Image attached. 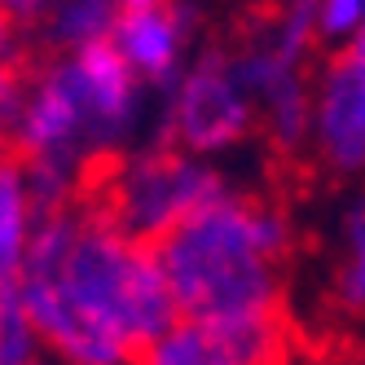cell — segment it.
<instances>
[{
	"label": "cell",
	"mask_w": 365,
	"mask_h": 365,
	"mask_svg": "<svg viewBox=\"0 0 365 365\" xmlns=\"http://www.w3.org/2000/svg\"><path fill=\"white\" fill-rule=\"evenodd\" d=\"M334 304L344 312H365V190L344 216V264L334 273Z\"/></svg>",
	"instance_id": "obj_12"
},
{
	"label": "cell",
	"mask_w": 365,
	"mask_h": 365,
	"mask_svg": "<svg viewBox=\"0 0 365 365\" xmlns=\"http://www.w3.org/2000/svg\"><path fill=\"white\" fill-rule=\"evenodd\" d=\"M312 128H317V154L334 172H365V58H356L352 48L326 62Z\"/></svg>",
	"instance_id": "obj_5"
},
{
	"label": "cell",
	"mask_w": 365,
	"mask_h": 365,
	"mask_svg": "<svg viewBox=\"0 0 365 365\" xmlns=\"http://www.w3.org/2000/svg\"><path fill=\"white\" fill-rule=\"evenodd\" d=\"M365 22V0H322L317 5V40H348Z\"/></svg>",
	"instance_id": "obj_14"
},
{
	"label": "cell",
	"mask_w": 365,
	"mask_h": 365,
	"mask_svg": "<svg viewBox=\"0 0 365 365\" xmlns=\"http://www.w3.org/2000/svg\"><path fill=\"white\" fill-rule=\"evenodd\" d=\"M264 115H269V137L277 150H299L312 133V88L304 84L299 71H286L282 80L264 93Z\"/></svg>",
	"instance_id": "obj_11"
},
{
	"label": "cell",
	"mask_w": 365,
	"mask_h": 365,
	"mask_svg": "<svg viewBox=\"0 0 365 365\" xmlns=\"http://www.w3.org/2000/svg\"><path fill=\"white\" fill-rule=\"evenodd\" d=\"M185 22H190V5H159V9H141V14H119L115 22V44L123 48V58L133 62L145 80L168 84V75H176V58L185 44Z\"/></svg>",
	"instance_id": "obj_9"
},
{
	"label": "cell",
	"mask_w": 365,
	"mask_h": 365,
	"mask_svg": "<svg viewBox=\"0 0 365 365\" xmlns=\"http://www.w3.org/2000/svg\"><path fill=\"white\" fill-rule=\"evenodd\" d=\"M115 22H119V5H115V0H62L53 36L62 44H88V40L110 36Z\"/></svg>",
	"instance_id": "obj_13"
},
{
	"label": "cell",
	"mask_w": 365,
	"mask_h": 365,
	"mask_svg": "<svg viewBox=\"0 0 365 365\" xmlns=\"http://www.w3.org/2000/svg\"><path fill=\"white\" fill-rule=\"evenodd\" d=\"M84 123H88V106H84L80 75H75V66H53L31 88L27 110H22V123H18V141L9 145L22 154V163L66 168V154Z\"/></svg>",
	"instance_id": "obj_6"
},
{
	"label": "cell",
	"mask_w": 365,
	"mask_h": 365,
	"mask_svg": "<svg viewBox=\"0 0 365 365\" xmlns=\"http://www.w3.org/2000/svg\"><path fill=\"white\" fill-rule=\"evenodd\" d=\"M119 14H141V9H159V5H172V0H115Z\"/></svg>",
	"instance_id": "obj_15"
},
{
	"label": "cell",
	"mask_w": 365,
	"mask_h": 365,
	"mask_svg": "<svg viewBox=\"0 0 365 365\" xmlns=\"http://www.w3.org/2000/svg\"><path fill=\"white\" fill-rule=\"evenodd\" d=\"M22 308H27L36 334H44L62 352V361H71V365H123V361H133V352L123 348V339H115L106 326L88 322L62 295L58 277H22Z\"/></svg>",
	"instance_id": "obj_7"
},
{
	"label": "cell",
	"mask_w": 365,
	"mask_h": 365,
	"mask_svg": "<svg viewBox=\"0 0 365 365\" xmlns=\"http://www.w3.org/2000/svg\"><path fill=\"white\" fill-rule=\"evenodd\" d=\"M27 365H40V361H27Z\"/></svg>",
	"instance_id": "obj_17"
},
{
	"label": "cell",
	"mask_w": 365,
	"mask_h": 365,
	"mask_svg": "<svg viewBox=\"0 0 365 365\" xmlns=\"http://www.w3.org/2000/svg\"><path fill=\"white\" fill-rule=\"evenodd\" d=\"M348 48H352L356 58H365V22H361V27H356V36H352V44H348Z\"/></svg>",
	"instance_id": "obj_16"
},
{
	"label": "cell",
	"mask_w": 365,
	"mask_h": 365,
	"mask_svg": "<svg viewBox=\"0 0 365 365\" xmlns=\"http://www.w3.org/2000/svg\"><path fill=\"white\" fill-rule=\"evenodd\" d=\"M75 216H80V229H75L58 286L88 322L106 326L137 356L168 326L180 322L163 264L150 242L123 233L119 225L84 212Z\"/></svg>",
	"instance_id": "obj_2"
},
{
	"label": "cell",
	"mask_w": 365,
	"mask_h": 365,
	"mask_svg": "<svg viewBox=\"0 0 365 365\" xmlns=\"http://www.w3.org/2000/svg\"><path fill=\"white\" fill-rule=\"evenodd\" d=\"M75 75L84 88V106H88V123L93 137L101 145H110V137H119L137 115V80H133V62L123 58V48L115 44V36H101L80 44L75 58Z\"/></svg>",
	"instance_id": "obj_8"
},
{
	"label": "cell",
	"mask_w": 365,
	"mask_h": 365,
	"mask_svg": "<svg viewBox=\"0 0 365 365\" xmlns=\"http://www.w3.org/2000/svg\"><path fill=\"white\" fill-rule=\"evenodd\" d=\"M27 269V163L5 141L0 150V282H22Z\"/></svg>",
	"instance_id": "obj_10"
},
{
	"label": "cell",
	"mask_w": 365,
	"mask_h": 365,
	"mask_svg": "<svg viewBox=\"0 0 365 365\" xmlns=\"http://www.w3.org/2000/svg\"><path fill=\"white\" fill-rule=\"evenodd\" d=\"M190 322H247L282 308L277 259L291 251V225L277 207L220 194L180 216L150 242Z\"/></svg>",
	"instance_id": "obj_1"
},
{
	"label": "cell",
	"mask_w": 365,
	"mask_h": 365,
	"mask_svg": "<svg viewBox=\"0 0 365 365\" xmlns=\"http://www.w3.org/2000/svg\"><path fill=\"white\" fill-rule=\"evenodd\" d=\"M295 326L286 308L247 322H190L180 317L154 344H145L137 365H291Z\"/></svg>",
	"instance_id": "obj_3"
},
{
	"label": "cell",
	"mask_w": 365,
	"mask_h": 365,
	"mask_svg": "<svg viewBox=\"0 0 365 365\" xmlns=\"http://www.w3.org/2000/svg\"><path fill=\"white\" fill-rule=\"evenodd\" d=\"M251 128V97L233 75V62L212 48L185 75L172 110V133L194 150H225Z\"/></svg>",
	"instance_id": "obj_4"
}]
</instances>
